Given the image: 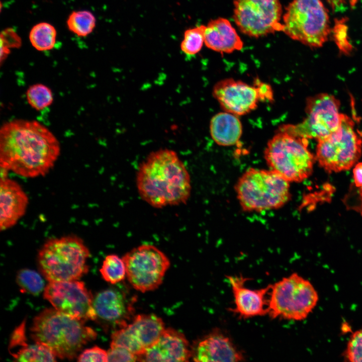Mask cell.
I'll return each mask as SVG.
<instances>
[{"label":"cell","instance_id":"cell-11","mask_svg":"<svg viewBox=\"0 0 362 362\" xmlns=\"http://www.w3.org/2000/svg\"><path fill=\"white\" fill-rule=\"evenodd\" d=\"M340 106L339 101L331 94H316L307 98L306 116L302 122L282 127L301 137L318 141L328 136L339 127L341 117Z\"/></svg>","mask_w":362,"mask_h":362},{"label":"cell","instance_id":"cell-2","mask_svg":"<svg viewBox=\"0 0 362 362\" xmlns=\"http://www.w3.org/2000/svg\"><path fill=\"white\" fill-rule=\"evenodd\" d=\"M136 178L140 197L155 208L186 204L191 195L190 173L171 149L150 153L139 166Z\"/></svg>","mask_w":362,"mask_h":362},{"label":"cell","instance_id":"cell-25","mask_svg":"<svg viewBox=\"0 0 362 362\" xmlns=\"http://www.w3.org/2000/svg\"><path fill=\"white\" fill-rule=\"evenodd\" d=\"M15 360L21 362L55 361L56 356L47 347L36 343H27L17 351L11 353Z\"/></svg>","mask_w":362,"mask_h":362},{"label":"cell","instance_id":"cell-30","mask_svg":"<svg viewBox=\"0 0 362 362\" xmlns=\"http://www.w3.org/2000/svg\"><path fill=\"white\" fill-rule=\"evenodd\" d=\"M343 356L346 361L362 362V328L351 334Z\"/></svg>","mask_w":362,"mask_h":362},{"label":"cell","instance_id":"cell-22","mask_svg":"<svg viewBox=\"0 0 362 362\" xmlns=\"http://www.w3.org/2000/svg\"><path fill=\"white\" fill-rule=\"evenodd\" d=\"M210 132L213 140L224 146L234 145L242 132L241 122L236 115L227 112L214 115L210 123Z\"/></svg>","mask_w":362,"mask_h":362},{"label":"cell","instance_id":"cell-9","mask_svg":"<svg viewBox=\"0 0 362 362\" xmlns=\"http://www.w3.org/2000/svg\"><path fill=\"white\" fill-rule=\"evenodd\" d=\"M354 127L352 119L341 113L338 129L326 138L317 141L316 160L327 172L348 170L360 157L362 140Z\"/></svg>","mask_w":362,"mask_h":362},{"label":"cell","instance_id":"cell-5","mask_svg":"<svg viewBox=\"0 0 362 362\" xmlns=\"http://www.w3.org/2000/svg\"><path fill=\"white\" fill-rule=\"evenodd\" d=\"M89 255L83 241L71 235L46 241L38 253V261L41 273L49 282L73 281L88 272Z\"/></svg>","mask_w":362,"mask_h":362},{"label":"cell","instance_id":"cell-21","mask_svg":"<svg viewBox=\"0 0 362 362\" xmlns=\"http://www.w3.org/2000/svg\"><path fill=\"white\" fill-rule=\"evenodd\" d=\"M205 44L215 51L230 53L240 50L243 43L226 19L219 18L211 20L206 26Z\"/></svg>","mask_w":362,"mask_h":362},{"label":"cell","instance_id":"cell-15","mask_svg":"<svg viewBox=\"0 0 362 362\" xmlns=\"http://www.w3.org/2000/svg\"><path fill=\"white\" fill-rule=\"evenodd\" d=\"M214 97L224 111L236 116L245 115L264 100L261 83L250 85L241 80L226 78L217 82L213 89Z\"/></svg>","mask_w":362,"mask_h":362},{"label":"cell","instance_id":"cell-8","mask_svg":"<svg viewBox=\"0 0 362 362\" xmlns=\"http://www.w3.org/2000/svg\"><path fill=\"white\" fill-rule=\"evenodd\" d=\"M284 32L310 47H321L330 32L328 12L320 0H293L283 16Z\"/></svg>","mask_w":362,"mask_h":362},{"label":"cell","instance_id":"cell-27","mask_svg":"<svg viewBox=\"0 0 362 362\" xmlns=\"http://www.w3.org/2000/svg\"><path fill=\"white\" fill-rule=\"evenodd\" d=\"M206 26L202 25L186 30L180 44L182 51L191 56L198 53L205 42Z\"/></svg>","mask_w":362,"mask_h":362},{"label":"cell","instance_id":"cell-13","mask_svg":"<svg viewBox=\"0 0 362 362\" xmlns=\"http://www.w3.org/2000/svg\"><path fill=\"white\" fill-rule=\"evenodd\" d=\"M44 297L54 308L73 318L84 321L97 318L94 298L82 282H49L45 288Z\"/></svg>","mask_w":362,"mask_h":362},{"label":"cell","instance_id":"cell-23","mask_svg":"<svg viewBox=\"0 0 362 362\" xmlns=\"http://www.w3.org/2000/svg\"><path fill=\"white\" fill-rule=\"evenodd\" d=\"M56 35V30L53 25L41 22L32 27L29 33V40L37 50L47 51L54 47Z\"/></svg>","mask_w":362,"mask_h":362},{"label":"cell","instance_id":"cell-14","mask_svg":"<svg viewBox=\"0 0 362 362\" xmlns=\"http://www.w3.org/2000/svg\"><path fill=\"white\" fill-rule=\"evenodd\" d=\"M165 329L162 319L155 314H138L131 323L115 331L111 346L126 348L140 357L158 339Z\"/></svg>","mask_w":362,"mask_h":362},{"label":"cell","instance_id":"cell-6","mask_svg":"<svg viewBox=\"0 0 362 362\" xmlns=\"http://www.w3.org/2000/svg\"><path fill=\"white\" fill-rule=\"evenodd\" d=\"M264 157L269 169L290 183H299L312 174L315 156L308 149V139L282 127L268 141Z\"/></svg>","mask_w":362,"mask_h":362},{"label":"cell","instance_id":"cell-19","mask_svg":"<svg viewBox=\"0 0 362 362\" xmlns=\"http://www.w3.org/2000/svg\"><path fill=\"white\" fill-rule=\"evenodd\" d=\"M0 229L4 231L16 224L25 214L28 198L21 186L7 176L1 177Z\"/></svg>","mask_w":362,"mask_h":362},{"label":"cell","instance_id":"cell-24","mask_svg":"<svg viewBox=\"0 0 362 362\" xmlns=\"http://www.w3.org/2000/svg\"><path fill=\"white\" fill-rule=\"evenodd\" d=\"M68 29L79 37H85L94 30L96 19L93 14L86 10L72 12L66 21Z\"/></svg>","mask_w":362,"mask_h":362},{"label":"cell","instance_id":"cell-37","mask_svg":"<svg viewBox=\"0 0 362 362\" xmlns=\"http://www.w3.org/2000/svg\"><path fill=\"white\" fill-rule=\"evenodd\" d=\"M329 4L334 9L338 8L343 6L346 0H327Z\"/></svg>","mask_w":362,"mask_h":362},{"label":"cell","instance_id":"cell-29","mask_svg":"<svg viewBox=\"0 0 362 362\" xmlns=\"http://www.w3.org/2000/svg\"><path fill=\"white\" fill-rule=\"evenodd\" d=\"M17 282L24 293L36 295L42 291L44 282L40 275L29 269L20 270L17 275Z\"/></svg>","mask_w":362,"mask_h":362},{"label":"cell","instance_id":"cell-36","mask_svg":"<svg viewBox=\"0 0 362 362\" xmlns=\"http://www.w3.org/2000/svg\"><path fill=\"white\" fill-rule=\"evenodd\" d=\"M353 193H351L350 200H354V201L346 203L347 206L350 209H352L362 215V190L353 188Z\"/></svg>","mask_w":362,"mask_h":362},{"label":"cell","instance_id":"cell-28","mask_svg":"<svg viewBox=\"0 0 362 362\" xmlns=\"http://www.w3.org/2000/svg\"><path fill=\"white\" fill-rule=\"evenodd\" d=\"M26 95L29 104L37 111L50 106L53 101L51 89L42 83H36L29 86Z\"/></svg>","mask_w":362,"mask_h":362},{"label":"cell","instance_id":"cell-31","mask_svg":"<svg viewBox=\"0 0 362 362\" xmlns=\"http://www.w3.org/2000/svg\"><path fill=\"white\" fill-rule=\"evenodd\" d=\"M21 40L17 33L11 28L3 31L1 34V52L8 55L10 48H19Z\"/></svg>","mask_w":362,"mask_h":362},{"label":"cell","instance_id":"cell-32","mask_svg":"<svg viewBox=\"0 0 362 362\" xmlns=\"http://www.w3.org/2000/svg\"><path fill=\"white\" fill-rule=\"evenodd\" d=\"M335 40L340 51L347 54L352 50V47L347 39V27L341 21H338L334 29Z\"/></svg>","mask_w":362,"mask_h":362},{"label":"cell","instance_id":"cell-35","mask_svg":"<svg viewBox=\"0 0 362 362\" xmlns=\"http://www.w3.org/2000/svg\"><path fill=\"white\" fill-rule=\"evenodd\" d=\"M25 322H23L14 331L10 343V349L16 347H23L27 344L25 333Z\"/></svg>","mask_w":362,"mask_h":362},{"label":"cell","instance_id":"cell-34","mask_svg":"<svg viewBox=\"0 0 362 362\" xmlns=\"http://www.w3.org/2000/svg\"><path fill=\"white\" fill-rule=\"evenodd\" d=\"M78 361H108V352L94 346L84 350L78 357Z\"/></svg>","mask_w":362,"mask_h":362},{"label":"cell","instance_id":"cell-7","mask_svg":"<svg viewBox=\"0 0 362 362\" xmlns=\"http://www.w3.org/2000/svg\"><path fill=\"white\" fill-rule=\"evenodd\" d=\"M318 301V294L312 283L293 273L272 284L267 315L273 319L302 321L312 312Z\"/></svg>","mask_w":362,"mask_h":362},{"label":"cell","instance_id":"cell-4","mask_svg":"<svg viewBox=\"0 0 362 362\" xmlns=\"http://www.w3.org/2000/svg\"><path fill=\"white\" fill-rule=\"evenodd\" d=\"M290 183L270 169L250 168L238 178L234 189L243 211L259 212L287 204L291 197Z\"/></svg>","mask_w":362,"mask_h":362},{"label":"cell","instance_id":"cell-10","mask_svg":"<svg viewBox=\"0 0 362 362\" xmlns=\"http://www.w3.org/2000/svg\"><path fill=\"white\" fill-rule=\"evenodd\" d=\"M126 277L135 290L142 293L157 289L170 267L168 257L154 245L138 246L122 257Z\"/></svg>","mask_w":362,"mask_h":362},{"label":"cell","instance_id":"cell-26","mask_svg":"<svg viewBox=\"0 0 362 362\" xmlns=\"http://www.w3.org/2000/svg\"><path fill=\"white\" fill-rule=\"evenodd\" d=\"M100 272L103 278L112 284L122 281L126 277L123 259L116 254H110L106 257Z\"/></svg>","mask_w":362,"mask_h":362},{"label":"cell","instance_id":"cell-17","mask_svg":"<svg viewBox=\"0 0 362 362\" xmlns=\"http://www.w3.org/2000/svg\"><path fill=\"white\" fill-rule=\"evenodd\" d=\"M192 353L195 361L237 362L244 361L245 358L232 339L218 328L202 338Z\"/></svg>","mask_w":362,"mask_h":362},{"label":"cell","instance_id":"cell-1","mask_svg":"<svg viewBox=\"0 0 362 362\" xmlns=\"http://www.w3.org/2000/svg\"><path fill=\"white\" fill-rule=\"evenodd\" d=\"M60 151L54 134L36 121L15 120L0 130L1 167L25 177L45 175Z\"/></svg>","mask_w":362,"mask_h":362},{"label":"cell","instance_id":"cell-18","mask_svg":"<svg viewBox=\"0 0 362 362\" xmlns=\"http://www.w3.org/2000/svg\"><path fill=\"white\" fill-rule=\"evenodd\" d=\"M192 350L185 335L173 328H165L157 341L140 357L141 361H187Z\"/></svg>","mask_w":362,"mask_h":362},{"label":"cell","instance_id":"cell-33","mask_svg":"<svg viewBox=\"0 0 362 362\" xmlns=\"http://www.w3.org/2000/svg\"><path fill=\"white\" fill-rule=\"evenodd\" d=\"M108 361H136L138 356L125 348L110 346L108 350Z\"/></svg>","mask_w":362,"mask_h":362},{"label":"cell","instance_id":"cell-12","mask_svg":"<svg viewBox=\"0 0 362 362\" xmlns=\"http://www.w3.org/2000/svg\"><path fill=\"white\" fill-rule=\"evenodd\" d=\"M233 18L240 31L258 38L283 31L279 0H234Z\"/></svg>","mask_w":362,"mask_h":362},{"label":"cell","instance_id":"cell-16","mask_svg":"<svg viewBox=\"0 0 362 362\" xmlns=\"http://www.w3.org/2000/svg\"><path fill=\"white\" fill-rule=\"evenodd\" d=\"M234 297V307L229 310L239 318L247 319L268 314L269 295L272 284L252 290L245 286L248 278L239 276H226Z\"/></svg>","mask_w":362,"mask_h":362},{"label":"cell","instance_id":"cell-3","mask_svg":"<svg viewBox=\"0 0 362 362\" xmlns=\"http://www.w3.org/2000/svg\"><path fill=\"white\" fill-rule=\"evenodd\" d=\"M84 322L55 308L46 309L34 318L31 337L59 358L72 359L84 345L97 337V333Z\"/></svg>","mask_w":362,"mask_h":362},{"label":"cell","instance_id":"cell-20","mask_svg":"<svg viewBox=\"0 0 362 362\" xmlns=\"http://www.w3.org/2000/svg\"><path fill=\"white\" fill-rule=\"evenodd\" d=\"M97 317L118 325L126 326L133 308L125 295L115 289H108L98 293L93 300Z\"/></svg>","mask_w":362,"mask_h":362}]
</instances>
